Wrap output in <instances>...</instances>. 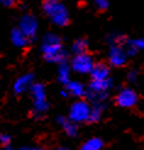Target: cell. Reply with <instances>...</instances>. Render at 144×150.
Returning a JSON list of instances; mask_svg holds the SVG:
<instances>
[{
  "mask_svg": "<svg viewBox=\"0 0 144 150\" xmlns=\"http://www.w3.org/2000/svg\"><path fill=\"white\" fill-rule=\"evenodd\" d=\"M43 10L57 26H66L69 23V12L66 7L57 0H44Z\"/></svg>",
  "mask_w": 144,
  "mask_h": 150,
  "instance_id": "2",
  "label": "cell"
},
{
  "mask_svg": "<svg viewBox=\"0 0 144 150\" xmlns=\"http://www.w3.org/2000/svg\"><path fill=\"white\" fill-rule=\"evenodd\" d=\"M59 81L65 84H67L70 82V70H69V66L66 65V62L60 64L59 66Z\"/></svg>",
  "mask_w": 144,
  "mask_h": 150,
  "instance_id": "16",
  "label": "cell"
},
{
  "mask_svg": "<svg viewBox=\"0 0 144 150\" xmlns=\"http://www.w3.org/2000/svg\"><path fill=\"white\" fill-rule=\"evenodd\" d=\"M90 110L92 108L89 106V104L79 100V101H76L74 104H72V106L70 109V114L69 117L70 120H72L73 122H84L89 120V115H90Z\"/></svg>",
  "mask_w": 144,
  "mask_h": 150,
  "instance_id": "3",
  "label": "cell"
},
{
  "mask_svg": "<svg viewBox=\"0 0 144 150\" xmlns=\"http://www.w3.org/2000/svg\"><path fill=\"white\" fill-rule=\"evenodd\" d=\"M90 74H92V79H98V81L108 79L110 76V69L108 67V65L100 62V64L94 65Z\"/></svg>",
  "mask_w": 144,
  "mask_h": 150,
  "instance_id": "9",
  "label": "cell"
},
{
  "mask_svg": "<svg viewBox=\"0 0 144 150\" xmlns=\"http://www.w3.org/2000/svg\"><path fill=\"white\" fill-rule=\"evenodd\" d=\"M11 40L16 47L22 48V47H26L31 39L21 31V28H15L12 29V33H11Z\"/></svg>",
  "mask_w": 144,
  "mask_h": 150,
  "instance_id": "10",
  "label": "cell"
},
{
  "mask_svg": "<svg viewBox=\"0 0 144 150\" xmlns=\"http://www.w3.org/2000/svg\"><path fill=\"white\" fill-rule=\"evenodd\" d=\"M33 74L32 73H28V74H25V76L20 77L16 82H15V86H13V89L16 94H21L23 93L27 89H31L32 86H33Z\"/></svg>",
  "mask_w": 144,
  "mask_h": 150,
  "instance_id": "8",
  "label": "cell"
},
{
  "mask_svg": "<svg viewBox=\"0 0 144 150\" xmlns=\"http://www.w3.org/2000/svg\"><path fill=\"white\" fill-rule=\"evenodd\" d=\"M66 91L74 96H83L86 94V91H84V88H83V86L74 81H70L69 83L66 84Z\"/></svg>",
  "mask_w": 144,
  "mask_h": 150,
  "instance_id": "14",
  "label": "cell"
},
{
  "mask_svg": "<svg viewBox=\"0 0 144 150\" xmlns=\"http://www.w3.org/2000/svg\"><path fill=\"white\" fill-rule=\"evenodd\" d=\"M59 123L64 127L65 132L71 137H74L77 134V126H76V122H73L72 120H66L65 117H59L57 118Z\"/></svg>",
  "mask_w": 144,
  "mask_h": 150,
  "instance_id": "12",
  "label": "cell"
},
{
  "mask_svg": "<svg viewBox=\"0 0 144 150\" xmlns=\"http://www.w3.org/2000/svg\"><path fill=\"white\" fill-rule=\"evenodd\" d=\"M138 96L132 89H123L116 96V103L121 108H132L137 104Z\"/></svg>",
  "mask_w": 144,
  "mask_h": 150,
  "instance_id": "5",
  "label": "cell"
},
{
  "mask_svg": "<svg viewBox=\"0 0 144 150\" xmlns=\"http://www.w3.org/2000/svg\"><path fill=\"white\" fill-rule=\"evenodd\" d=\"M134 78H135V73L132 72V73L130 74V79H131V81H134Z\"/></svg>",
  "mask_w": 144,
  "mask_h": 150,
  "instance_id": "23",
  "label": "cell"
},
{
  "mask_svg": "<svg viewBox=\"0 0 144 150\" xmlns=\"http://www.w3.org/2000/svg\"><path fill=\"white\" fill-rule=\"evenodd\" d=\"M111 87V79H103V81H98V79H92V82L89 83V91L96 92V93H105L108 89Z\"/></svg>",
  "mask_w": 144,
  "mask_h": 150,
  "instance_id": "11",
  "label": "cell"
},
{
  "mask_svg": "<svg viewBox=\"0 0 144 150\" xmlns=\"http://www.w3.org/2000/svg\"><path fill=\"white\" fill-rule=\"evenodd\" d=\"M103 148V140L100 138H90L82 145L81 150H100Z\"/></svg>",
  "mask_w": 144,
  "mask_h": 150,
  "instance_id": "15",
  "label": "cell"
},
{
  "mask_svg": "<svg viewBox=\"0 0 144 150\" xmlns=\"http://www.w3.org/2000/svg\"><path fill=\"white\" fill-rule=\"evenodd\" d=\"M87 40L86 39H78L73 43L72 45V51L74 52L76 55L77 54H83V52L87 51Z\"/></svg>",
  "mask_w": 144,
  "mask_h": 150,
  "instance_id": "18",
  "label": "cell"
},
{
  "mask_svg": "<svg viewBox=\"0 0 144 150\" xmlns=\"http://www.w3.org/2000/svg\"><path fill=\"white\" fill-rule=\"evenodd\" d=\"M22 150H47V149H39V148H23Z\"/></svg>",
  "mask_w": 144,
  "mask_h": 150,
  "instance_id": "22",
  "label": "cell"
},
{
  "mask_svg": "<svg viewBox=\"0 0 144 150\" xmlns=\"http://www.w3.org/2000/svg\"><path fill=\"white\" fill-rule=\"evenodd\" d=\"M42 51L44 59L49 62H59L62 64L66 61V52L62 49L61 40L55 34H47L43 38Z\"/></svg>",
  "mask_w": 144,
  "mask_h": 150,
  "instance_id": "1",
  "label": "cell"
},
{
  "mask_svg": "<svg viewBox=\"0 0 144 150\" xmlns=\"http://www.w3.org/2000/svg\"><path fill=\"white\" fill-rule=\"evenodd\" d=\"M127 52L122 50L120 45H115L112 47L111 50H110V54H109V60H110V64L116 66V67H120L125 65L126 62V59H127Z\"/></svg>",
  "mask_w": 144,
  "mask_h": 150,
  "instance_id": "7",
  "label": "cell"
},
{
  "mask_svg": "<svg viewBox=\"0 0 144 150\" xmlns=\"http://www.w3.org/2000/svg\"><path fill=\"white\" fill-rule=\"evenodd\" d=\"M4 150H13V149H11V148H9V146H5Z\"/></svg>",
  "mask_w": 144,
  "mask_h": 150,
  "instance_id": "24",
  "label": "cell"
},
{
  "mask_svg": "<svg viewBox=\"0 0 144 150\" xmlns=\"http://www.w3.org/2000/svg\"><path fill=\"white\" fill-rule=\"evenodd\" d=\"M37 20L32 16V15H25L23 17L21 18L20 21V28L21 31L23 32L29 39H33L34 35H35V32H37Z\"/></svg>",
  "mask_w": 144,
  "mask_h": 150,
  "instance_id": "6",
  "label": "cell"
},
{
  "mask_svg": "<svg viewBox=\"0 0 144 150\" xmlns=\"http://www.w3.org/2000/svg\"><path fill=\"white\" fill-rule=\"evenodd\" d=\"M59 150H69V149H65V148H61V149H59Z\"/></svg>",
  "mask_w": 144,
  "mask_h": 150,
  "instance_id": "25",
  "label": "cell"
},
{
  "mask_svg": "<svg viewBox=\"0 0 144 150\" xmlns=\"http://www.w3.org/2000/svg\"><path fill=\"white\" fill-rule=\"evenodd\" d=\"M1 4L4 6H7V7H11L15 5V0H1Z\"/></svg>",
  "mask_w": 144,
  "mask_h": 150,
  "instance_id": "21",
  "label": "cell"
},
{
  "mask_svg": "<svg viewBox=\"0 0 144 150\" xmlns=\"http://www.w3.org/2000/svg\"><path fill=\"white\" fill-rule=\"evenodd\" d=\"M94 4L100 11H104L109 7V0H94Z\"/></svg>",
  "mask_w": 144,
  "mask_h": 150,
  "instance_id": "19",
  "label": "cell"
},
{
  "mask_svg": "<svg viewBox=\"0 0 144 150\" xmlns=\"http://www.w3.org/2000/svg\"><path fill=\"white\" fill-rule=\"evenodd\" d=\"M0 142H1V144L4 146H7V144L10 143V137L6 136V134H1V137H0Z\"/></svg>",
  "mask_w": 144,
  "mask_h": 150,
  "instance_id": "20",
  "label": "cell"
},
{
  "mask_svg": "<svg viewBox=\"0 0 144 150\" xmlns=\"http://www.w3.org/2000/svg\"><path fill=\"white\" fill-rule=\"evenodd\" d=\"M101 114H103V106L99 103L94 104V106L92 108V110H90V115H89L88 122H96V121H99L100 117H101Z\"/></svg>",
  "mask_w": 144,
  "mask_h": 150,
  "instance_id": "17",
  "label": "cell"
},
{
  "mask_svg": "<svg viewBox=\"0 0 144 150\" xmlns=\"http://www.w3.org/2000/svg\"><path fill=\"white\" fill-rule=\"evenodd\" d=\"M31 92H32V96L34 99V104L35 103H45V89L43 87V84L40 83H37L33 84L31 88Z\"/></svg>",
  "mask_w": 144,
  "mask_h": 150,
  "instance_id": "13",
  "label": "cell"
},
{
  "mask_svg": "<svg viewBox=\"0 0 144 150\" xmlns=\"http://www.w3.org/2000/svg\"><path fill=\"white\" fill-rule=\"evenodd\" d=\"M71 67L73 71L78 73H90L94 67V62L92 56L87 52H83V54H77L72 59Z\"/></svg>",
  "mask_w": 144,
  "mask_h": 150,
  "instance_id": "4",
  "label": "cell"
}]
</instances>
